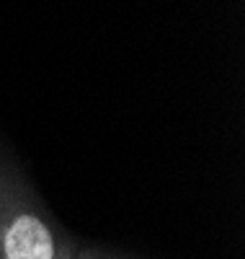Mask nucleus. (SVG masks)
<instances>
[{
    "label": "nucleus",
    "instance_id": "nucleus-1",
    "mask_svg": "<svg viewBox=\"0 0 245 259\" xmlns=\"http://www.w3.org/2000/svg\"><path fill=\"white\" fill-rule=\"evenodd\" d=\"M78 249L29 192L8 182L0 168V256L3 259H73Z\"/></svg>",
    "mask_w": 245,
    "mask_h": 259
},
{
    "label": "nucleus",
    "instance_id": "nucleus-2",
    "mask_svg": "<svg viewBox=\"0 0 245 259\" xmlns=\"http://www.w3.org/2000/svg\"><path fill=\"white\" fill-rule=\"evenodd\" d=\"M73 259H106V256H96V254H83V251H75Z\"/></svg>",
    "mask_w": 245,
    "mask_h": 259
},
{
    "label": "nucleus",
    "instance_id": "nucleus-3",
    "mask_svg": "<svg viewBox=\"0 0 245 259\" xmlns=\"http://www.w3.org/2000/svg\"><path fill=\"white\" fill-rule=\"evenodd\" d=\"M0 259H3V256H0Z\"/></svg>",
    "mask_w": 245,
    "mask_h": 259
}]
</instances>
